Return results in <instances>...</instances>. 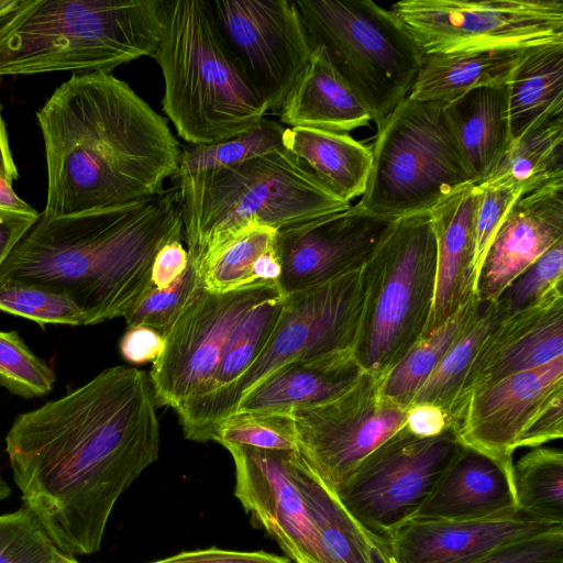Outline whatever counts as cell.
Instances as JSON below:
<instances>
[{
	"label": "cell",
	"mask_w": 563,
	"mask_h": 563,
	"mask_svg": "<svg viewBox=\"0 0 563 563\" xmlns=\"http://www.w3.org/2000/svg\"><path fill=\"white\" fill-rule=\"evenodd\" d=\"M176 178L191 261L247 225L278 231L351 206L327 190L285 147L234 166Z\"/></svg>",
	"instance_id": "8992f818"
},
{
	"label": "cell",
	"mask_w": 563,
	"mask_h": 563,
	"mask_svg": "<svg viewBox=\"0 0 563 563\" xmlns=\"http://www.w3.org/2000/svg\"><path fill=\"white\" fill-rule=\"evenodd\" d=\"M384 379L363 371L336 397L291 415L297 452L335 495L358 465L405 424L407 409L384 395Z\"/></svg>",
	"instance_id": "4fadbf2b"
},
{
	"label": "cell",
	"mask_w": 563,
	"mask_h": 563,
	"mask_svg": "<svg viewBox=\"0 0 563 563\" xmlns=\"http://www.w3.org/2000/svg\"><path fill=\"white\" fill-rule=\"evenodd\" d=\"M366 534V533H365ZM371 563H396L386 543L366 534Z\"/></svg>",
	"instance_id": "11a10c76"
},
{
	"label": "cell",
	"mask_w": 563,
	"mask_h": 563,
	"mask_svg": "<svg viewBox=\"0 0 563 563\" xmlns=\"http://www.w3.org/2000/svg\"><path fill=\"white\" fill-rule=\"evenodd\" d=\"M189 264L187 249L181 241H173L164 245L157 253L153 266L152 286L165 288L184 274Z\"/></svg>",
	"instance_id": "681fc988"
},
{
	"label": "cell",
	"mask_w": 563,
	"mask_h": 563,
	"mask_svg": "<svg viewBox=\"0 0 563 563\" xmlns=\"http://www.w3.org/2000/svg\"><path fill=\"white\" fill-rule=\"evenodd\" d=\"M563 240V181L521 195L510 207L481 264L474 294L495 301L539 256Z\"/></svg>",
	"instance_id": "ffe728a7"
},
{
	"label": "cell",
	"mask_w": 563,
	"mask_h": 563,
	"mask_svg": "<svg viewBox=\"0 0 563 563\" xmlns=\"http://www.w3.org/2000/svg\"><path fill=\"white\" fill-rule=\"evenodd\" d=\"M0 210L37 213L26 201L18 196L12 188V183L0 174Z\"/></svg>",
	"instance_id": "db71d44e"
},
{
	"label": "cell",
	"mask_w": 563,
	"mask_h": 563,
	"mask_svg": "<svg viewBox=\"0 0 563 563\" xmlns=\"http://www.w3.org/2000/svg\"><path fill=\"white\" fill-rule=\"evenodd\" d=\"M560 298H563V240L519 274L494 302L500 316H509Z\"/></svg>",
	"instance_id": "74e56055"
},
{
	"label": "cell",
	"mask_w": 563,
	"mask_h": 563,
	"mask_svg": "<svg viewBox=\"0 0 563 563\" xmlns=\"http://www.w3.org/2000/svg\"><path fill=\"white\" fill-rule=\"evenodd\" d=\"M151 563H294L286 556L264 551L243 552L211 547L185 551Z\"/></svg>",
	"instance_id": "7dc6e473"
},
{
	"label": "cell",
	"mask_w": 563,
	"mask_h": 563,
	"mask_svg": "<svg viewBox=\"0 0 563 563\" xmlns=\"http://www.w3.org/2000/svg\"><path fill=\"white\" fill-rule=\"evenodd\" d=\"M283 145L341 200L350 203L365 192L372 166L371 148L347 133L286 128Z\"/></svg>",
	"instance_id": "4316f807"
},
{
	"label": "cell",
	"mask_w": 563,
	"mask_h": 563,
	"mask_svg": "<svg viewBox=\"0 0 563 563\" xmlns=\"http://www.w3.org/2000/svg\"><path fill=\"white\" fill-rule=\"evenodd\" d=\"M211 19L242 73L278 113L307 66L313 45L295 1L206 0Z\"/></svg>",
	"instance_id": "5bb4252c"
},
{
	"label": "cell",
	"mask_w": 563,
	"mask_h": 563,
	"mask_svg": "<svg viewBox=\"0 0 563 563\" xmlns=\"http://www.w3.org/2000/svg\"><path fill=\"white\" fill-rule=\"evenodd\" d=\"M283 306L284 294L277 288L246 313L232 333L205 394L230 386L247 371L266 347L277 325Z\"/></svg>",
	"instance_id": "d590c367"
},
{
	"label": "cell",
	"mask_w": 563,
	"mask_h": 563,
	"mask_svg": "<svg viewBox=\"0 0 563 563\" xmlns=\"http://www.w3.org/2000/svg\"><path fill=\"white\" fill-rule=\"evenodd\" d=\"M476 186L479 199L474 227V255L472 263L474 288L488 245L512 203L522 195L518 189L504 184L483 183Z\"/></svg>",
	"instance_id": "ee69618b"
},
{
	"label": "cell",
	"mask_w": 563,
	"mask_h": 563,
	"mask_svg": "<svg viewBox=\"0 0 563 563\" xmlns=\"http://www.w3.org/2000/svg\"><path fill=\"white\" fill-rule=\"evenodd\" d=\"M563 356V298L500 316L482 342L461 388L450 428L475 391Z\"/></svg>",
	"instance_id": "d6986e66"
},
{
	"label": "cell",
	"mask_w": 563,
	"mask_h": 563,
	"mask_svg": "<svg viewBox=\"0 0 563 563\" xmlns=\"http://www.w3.org/2000/svg\"><path fill=\"white\" fill-rule=\"evenodd\" d=\"M474 563H563V530L510 542Z\"/></svg>",
	"instance_id": "f6af8a7d"
},
{
	"label": "cell",
	"mask_w": 563,
	"mask_h": 563,
	"mask_svg": "<svg viewBox=\"0 0 563 563\" xmlns=\"http://www.w3.org/2000/svg\"><path fill=\"white\" fill-rule=\"evenodd\" d=\"M563 438V388L553 391L519 437L516 450L537 448Z\"/></svg>",
	"instance_id": "bcb514c9"
},
{
	"label": "cell",
	"mask_w": 563,
	"mask_h": 563,
	"mask_svg": "<svg viewBox=\"0 0 563 563\" xmlns=\"http://www.w3.org/2000/svg\"><path fill=\"white\" fill-rule=\"evenodd\" d=\"M277 230L251 224L191 261L203 289L229 292L258 283H277L282 265Z\"/></svg>",
	"instance_id": "83f0119b"
},
{
	"label": "cell",
	"mask_w": 563,
	"mask_h": 563,
	"mask_svg": "<svg viewBox=\"0 0 563 563\" xmlns=\"http://www.w3.org/2000/svg\"><path fill=\"white\" fill-rule=\"evenodd\" d=\"M512 477L521 514L563 525V452L560 448L530 449L514 462Z\"/></svg>",
	"instance_id": "e575fe53"
},
{
	"label": "cell",
	"mask_w": 563,
	"mask_h": 563,
	"mask_svg": "<svg viewBox=\"0 0 563 563\" xmlns=\"http://www.w3.org/2000/svg\"><path fill=\"white\" fill-rule=\"evenodd\" d=\"M54 383L52 367L31 351L18 331L0 330V387L35 398L47 395Z\"/></svg>",
	"instance_id": "60d3db41"
},
{
	"label": "cell",
	"mask_w": 563,
	"mask_h": 563,
	"mask_svg": "<svg viewBox=\"0 0 563 563\" xmlns=\"http://www.w3.org/2000/svg\"><path fill=\"white\" fill-rule=\"evenodd\" d=\"M156 408L148 374L114 366L14 419L13 479L60 552L99 551L117 500L158 457Z\"/></svg>",
	"instance_id": "6da1fadb"
},
{
	"label": "cell",
	"mask_w": 563,
	"mask_h": 563,
	"mask_svg": "<svg viewBox=\"0 0 563 563\" xmlns=\"http://www.w3.org/2000/svg\"><path fill=\"white\" fill-rule=\"evenodd\" d=\"M295 2L313 47L324 49L379 126L409 96L421 67L423 55L409 30L371 0Z\"/></svg>",
	"instance_id": "9c48e42d"
},
{
	"label": "cell",
	"mask_w": 563,
	"mask_h": 563,
	"mask_svg": "<svg viewBox=\"0 0 563 563\" xmlns=\"http://www.w3.org/2000/svg\"><path fill=\"white\" fill-rule=\"evenodd\" d=\"M512 140L563 113V42L528 48L509 81Z\"/></svg>",
	"instance_id": "f546056e"
},
{
	"label": "cell",
	"mask_w": 563,
	"mask_h": 563,
	"mask_svg": "<svg viewBox=\"0 0 563 563\" xmlns=\"http://www.w3.org/2000/svg\"><path fill=\"white\" fill-rule=\"evenodd\" d=\"M527 49L423 55L408 97L446 103L475 88L507 84Z\"/></svg>",
	"instance_id": "f1b7e54d"
},
{
	"label": "cell",
	"mask_w": 563,
	"mask_h": 563,
	"mask_svg": "<svg viewBox=\"0 0 563 563\" xmlns=\"http://www.w3.org/2000/svg\"><path fill=\"white\" fill-rule=\"evenodd\" d=\"M558 181H563V113L512 140L483 183L509 185L525 195Z\"/></svg>",
	"instance_id": "4dcf8cb0"
},
{
	"label": "cell",
	"mask_w": 563,
	"mask_h": 563,
	"mask_svg": "<svg viewBox=\"0 0 563 563\" xmlns=\"http://www.w3.org/2000/svg\"><path fill=\"white\" fill-rule=\"evenodd\" d=\"M563 530V525L512 514L466 521L409 520L387 547L396 563H474L518 540Z\"/></svg>",
	"instance_id": "44dd1931"
},
{
	"label": "cell",
	"mask_w": 563,
	"mask_h": 563,
	"mask_svg": "<svg viewBox=\"0 0 563 563\" xmlns=\"http://www.w3.org/2000/svg\"><path fill=\"white\" fill-rule=\"evenodd\" d=\"M478 199L477 186L466 184L429 210L437 240V276L427 333L474 295L472 263Z\"/></svg>",
	"instance_id": "603a6c76"
},
{
	"label": "cell",
	"mask_w": 563,
	"mask_h": 563,
	"mask_svg": "<svg viewBox=\"0 0 563 563\" xmlns=\"http://www.w3.org/2000/svg\"><path fill=\"white\" fill-rule=\"evenodd\" d=\"M444 104L407 97L377 126L358 202L366 211L394 218L429 211L471 184Z\"/></svg>",
	"instance_id": "30bf717a"
},
{
	"label": "cell",
	"mask_w": 563,
	"mask_h": 563,
	"mask_svg": "<svg viewBox=\"0 0 563 563\" xmlns=\"http://www.w3.org/2000/svg\"><path fill=\"white\" fill-rule=\"evenodd\" d=\"M365 306V265L327 283L284 295L277 325L247 371L230 386L194 397L175 409L184 435L191 441H211L214 427L235 411L240 399L284 365L357 364Z\"/></svg>",
	"instance_id": "52a82bcc"
},
{
	"label": "cell",
	"mask_w": 563,
	"mask_h": 563,
	"mask_svg": "<svg viewBox=\"0 0 563 563\" xmlns=\"http://www.w3.org/2000/svg\"><path fill=\"white\" fill-rule=\"evenodd\" d=\"M292 471L329 563H371L365 532L297 451Z\"/></svg>",
	"instance_id": "1f68e13d"
},
{
	"label": "cell",
	"mask_w": 563,
	"mask_h": 563,
	"mask_svg": "<svg viewBox=\"0 0 563 563\" xmlns=\"http://www.w3.org/2000/svg\"><path fill=\"white\" fill-rule=\"evenodd\" d=\"M390 10L422 55L563 42L562 0H402Z\"/></svg>",
	"instance_id": "7c38bea8"
},
{
	"label": "cell",
	"mask_w": 563,
	"mask_h": 563,
	"mask_svg": "<svg viewBox=\"0 0 563 563\" xmlns=\"http://www.w3.org/2000/svg\"><path fill=\"white\" fill-rule=\"evenodd\" d=\"M516 511L512 468L461 444L434 490L412 519L466 521Z\"/></svg>",
	"instance_id": "7402d4cb"
},
{
	"label": "cell",
	"mask_w": 563,
	"mask_h": 563,
	"mask_svg": "<svg viewBox=\"0 0 563 563\" xmlns=\"http://www.w3.org/2000/svg\"><path fill=\"white\" fill-rule=\"evenodd\" d=\"M279 122L347 133L367 125L369 112L334 70L321 46L311 57L288 92L279 112Z\"/></svg>",
	"instance_id": "d4e9b609"
},
{
	"label": "cell",
	"mask_w": 563,
	"mask_h": 563,
	"mask_svg": "<svg viewBox=\"0 0 563 563\" xmlns=\"http://www.w3.org/2000/svg\"><path fill=\"white\" fill-rule=\"evenodd\" d=\"M499 317L494 301H481L463 331L413 397L411 405L430 404L445 415L449 428L473 360Z\"/></svg>",
	"instance_id": "d6a6232c"
},
{
	"label": "cell",
	"mask_w": 563,
	"mask_h": 563,
	"mask_svg": "<svg viewBox=\"0 0 563 563\" xmlns=\"http://www.w3.org/2000/svg\"><path fill=\"white\" fill-rule=\"evenodd\" d=\"M211 441L261 450H298L294 418L283 413L235 411L214 427Z\"/></svg>",
	"instance_id": "f35d334b"
},
{
	"label": "cell",
	"mask_w": 563,
	"mask_h": 563,
	"mask_svg": "<svg viewBox=\"0 0 563 563\" xmlns=\"http://www.w3.org/2000/svg\"><path fill=\"white\" fill-rule=\"evenodd\" d=\"M177 186L120 207L40 217L0 266V282L38 285L69 298L86 324L124 318L152 287L158 251L183 241Z\"/></svg>",
	"instance_id": "3957f363"
},
{
	"label": "cell",
	"mask_w": 563,
	"mask_h": 563,
	"mask_svg": "<svg viewBox=\"0 0 563 563\" xmlns=\"http://www.w3.org/2000/svg\"><path fill=\"white\" fill-rule=\"evenodd\" d=\"M398 219L357 202L278 230L279 290L289 295L362 268Z\"/></svg>",
	"instance_id": "2e32d148"
},
{
	"label": "cell",
	"mask_w": 563,
	"mask_h": 563,
	"mask_svg": "<svg viewBox=\"0 0 563 563\" xmlns=\"http://www.w3.org/2000/svg\"><path fill=\"white\" fill-rule=\"evenodd\" d=\"M235 466L234 495L294 563H329L295 481V451L223 445Z\"/></svg>",
	"instance_id": "e0dca14e"
},
{
	"label": "cell",
	"mask_w": 563,
	"mask_h": 563,
	"mask_svg": "<svg viewBox=\"0 0 563 563\" xmlns=\"http://www.w3.org/2000/svg\"><path fill=\"white\" fill-rule=\"evenodd\" d=\"M444 112L470 183L482 184L512 141L507 84L470 90L446 102Z\"/></svg>",
	"instance_id": "cb8c5ba5"
},
{
	"label": "cell",
	"mask_w": 563,
	"mask_h": 563,
	"mask_svg": "<svg viewBox=\"0 0 563 563\" xmlns=\"http://www.w3.org/2000/svg\"><path fill=\"white\" fill-rule=\"evenodd\" d=\"M164 346V335L143 325L126 327L119 343L122 357L132 364L153 363L162 354Z\"/></svg>",
	"instance_id": "c3c4849f"
},
{
	"label": "cell",
	"mask_w": 563,
	"mask_h": 563,
	"mask_svg": "<svg viewBox=\"0 0 563 563\" xmlns=\"http://www.w3.org/2000/svg\"><path fill=\"white\" fill-rule=\"evenodd\" d=\"M38 217V212L22 213L0 210V266Z\"/></svg>",
	"instance_id": "816d5d0a"
},
{
	"label": "cell",
	"mask_w": 563,
	"mask_h": 563,
	"mask_svg": "<svg viewBox=\"0 0 563 563\" xmlns=\"http://www.w3.org/2000/svg\"><path fill=\"white\" fill-rule=\"evenodd\" d=\"M0 174L8 178L11 183L19 178V170L14 163L9 136L5 128V122L2 117V109L0 103Z\"/></svg>",
	"instance_id": "f5cc1de1"
},
{
	"label": "cell",
	"mask_w": 563,
	"mask_h": 563,
	"mask_svg": "<svg viewBox=\"0 0 563 563\" xmlns=\"http://www.w3.org/2000/svg\"><path fill=\"white\" fill-rule=\"evenodd\" d=\"M165 0H19L0 19V77L111 73L153 57Z\"/></svg>",
	"instance_id": "277c9868"
},
{
	"label": "cell",
	"mask_w": 563,
	"mask_h": 563,
	"mask_svg": "<svg viewBox=\"0 0 563 563\" xmlns=\"http://www.w3.org/2000/svg\"><path fill=\"white\" fill-rule=\"evenodd\" d=\"M56 550L25 506L0 515V563H48Z\"/></svg>",
	"instance_id": "7bdbcfd3"
},
{
	"label": "cell",
	"mask_w": 563,
	"mask_h": 563,
	"mask_svg": "<svg viewBox=\"0 0 563 563\" xmlns=\"http://www.w3.org/2000/svg\"><path fill=\"white\" fill-rule=\"evenodd\" d=\"M153 58L164 78L163 111L189 145L243 133L268 114L224 45L206 0L165 2Z\"/></svg>",
	"instance_id": "5b68a950"
},
{
	"label": "cell",
	"mask_w": 563,
	"mask_h": 563,
	"mask_svg": "<svg viewBox=\"0 0 563 563\" xmlns=\"http://www.w3.org/2000/svg\"><path fill=\"white\" fill-rule=\"evenodd\" d=\"M0 310L41 325H85L81 311L69 298L33 284L0 282Z\"/></svg>",
	"instance_id": "ab89813d"
},
{
	"label": "cell",
	"mask_w": 563,
	"mask_h": 563,
	"mask_svg": "<svg viewBox=\"0 0 563 563\" xmlns=\"http://www.w3.org/2000/svg\"><path fill=\"white\" fill-rule=\"evenodd\" d=\"M405 427L418 438H433L449 429L444 412L430 404H416L408 408Z\"/></svg>",
	"instance_id": "f907efd6"
},
{
	"label": "cell",
	"mask_w": 563,
	"mask_h": 563,
	"mask_svg": "<svg viewBox=\"0 0 563 563\" xmlns=\"http://www.w3.org/2000/svg\"><path fill=\"white\" fill-rule=\"evenodd\" d=\"M47 170L45 218L158 195L181 148L167 120L111 73L75 74L36 111Z\"/></svg>",
	"instance_id": "7a4b0ae2"
},
{
	"label": "cell",
	"mask_w": 563,
	"mask_h": 563,
	"mask_svg": "<svg viewBox=\"0 0 563 563\" xmlns=\"http://www.w3.org/2000/svg\"><path fill=\"white\" fill-rule=\"evenodd\" d=\"M48 563H79L74 556L56 550Z\"/></svg>",
	"instance_id": "9f6ffc18"
},
{
	"label": "cell",
	"mask_w": 563,
	"mask_h": 563,
	"mask_svg": "<svg viewBox=\"0 0 563 563\" xmlns=\"http://www.w3.org/2000/svg\"><path fill=\"white\" fill-rule=\"evenodd\" d=\"M479 300L467 299L442 324L429 331L385 376L384 395L408 410L417 391L474 316Z\"/></svg>",
	"instance_id": "836d02e7"
},
{
	"label": "cell",
	"mask_w": 563,
	"mask_h": 563,
	"mask_svg": "<svg viewBox=\"0 0 563 563\" xmlns=\"http://www.w3.org/2000/svg\"><path fill=\"white\" fill-rule=\"evenodd\" d=\"M202 288L200 276L189 260L181 276L165 288L152 286L126 313V327L143 325L165 335Z\"/></svg>",
	"instance_id": "b9f144b4"
},
{
	"label": "cell",
	"mask_w": 563,
	"mask_h": 563,
	"mask_svg": "<svg viewBox=\"0 0 563 563\" xmlns=\"http://www.w3.org/2000/svg\"><path fill=\"white\" fill-rule=\"evenodd\" d=\"M366 306L356 363L386 376L428 331L437 240L429 211L399 218L365 264Z\"/></svg>",
	"instance_id": "ba28073f"
},
{
	"label": "cell",
	"mask_w": 563,
	"mask_h": 563,
	"mask_svg": "<svg viewBox=\"0 0 563 563\" xmlns=\"http://www.w3.org/2000/svg\"><path fill=\"white\" fill-rule=\"evenodd\" d=\"M362 372L357 364L290 363L273 371L250 389L235 411L292 415L336 397L352 386Z\"/></svg>",
	"instance_id": "484cf974"
},
{
	"label": "cell",
	"mask_w": 563,
	"mask_h": 563,
	"mask_svg": "<svg viewBox=\"0 0 563 563\" xmlns=\"http://www.w3.org/2000/svg\"><path fill=\"white\" fill-rule=\"evenodd\" d=\"M460 448L451 428L422 439L404 424L358 465L336 496L366 534L387 544L428 499Z\"/></svg>",
	"instance_id": "8fae6325"
},
{
	"label": "cell",
	"mask_w": 563,
	"mask_h": 563,
	"mask_svg": "<svg viewBox=\"0 0 563 563\" xmlns=\"http://www.w3.org/2000/svg\"><path fill=\"white\" fill-rule=\"evenodd\" d=\"M285 129L280 122L265 117L251 130L229 139L186 146L175 177L218 170L282 150Z\"/></svg>",
	"instance_id": "8d00e7d4"
},
{
	"label": "cell",
	"mask_w": 563,
	"mask_h": 563,
	"mask_svg": "<svg viewBox=\"0 0 563 563\" xmlns=\"http://www.w3.org/2000/svg\"><path fill=\"white\" fill-rule=\"evenodd\" d=\"M18 2L19 0H0V19L10 13Z\"/></svg>",
	"instance_id": "6f0895ef"
},
{
	"label": "cell",
	"mask_w": 563,
	"mask_h": 563,
	"mask_svg": "<svg viewBox=\"0 0 563 563\" xmlns=\"http://www.w3.org/2000/svg\"><path fill=\"white\" fill-rule=\"evenodd\" d=\"M277 288V283L229 292L202 287L164 335V350L153 362L148 376L157 407L175 410L205 394L240 321Z\"/></svg>",
	"instance_id": "9a60e30c"
},
{
	"label": "cell",
	"mask_w": 563,
	"mask_h": 563,
	"mask_svg": "<svg viewBox=\"0 0 563 563\" xmlns=\"http://www.w3.org/2000/svg\"><path fill=\"white\" fill-rule=\"evenodd\" d=\"M559 388H563V356L475 391L451 429L463 446L512 468L519 437L537 410Z\"/></svg>",
	"instance_id": "ac0fdd59"
}]
</instances>
